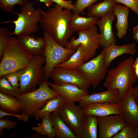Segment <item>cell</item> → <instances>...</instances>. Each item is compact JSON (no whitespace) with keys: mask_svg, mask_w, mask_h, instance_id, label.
<instances>
[{"mask_svg":"<svg viewBox=\"0 0 138 138\" xmlns=\"http://www.w3.org/2000/svg\"><path fill=\"white\" fill-rule=\"evenodd\" d=\"M28 2V0H0V7L4 11L11 13L15 5L22 7Z\"/></svg>","mask_w":138,"mask_h":138,"instance_id":"4dcf8cb0","label":"cell"},{"mask_svg":"<svg viewBox=\"0 0 138 138\" xmlns=\"http://www.w3.org/2000/svg\"><path fill=\"white\" fill-rule=\"evenodd\" d=\"M121 99L118 90L109 89L100 93L88 94L82 98L78 102L79 106L82 108L86 105L93 102L117 103Z\"/></svg>","mask_w":138,"mask_h":138,"instance_id":"e0dca14e","label":"cell"},{"mask_svg":"<svg viewBox=\"0 0 138 138\" xmlns=\"http://www.w3.org/2000/svg\"><path fill=\"white\" fill-rule=\"evenodd\" d=\"M40 2L43 3L47 7H49L52 5L53 2L51 0H38Z\"/></svg>","mask_w":138,"mask_h":138,"instance_id":"b9f144b4","label":"cell"},{"mask_svg":"<svg viewBox=\"0 0 138 138\" xmlns=\"http://www.w3.org/2000/svg\"><path fill=\"white\" fill-rule=\"evenodd\" d=\"M117 3H121L138 14V0H114Z\"/></svg>","mask_w":138,"mask_h":138,"instance_id":"d590c367","label":"cell"},{"mask_svg":"<svg viewBox=\"0 0 138 138\" xmlns=\"http://www.w3.org/2000/svg\"><path fill=\"white\" fill-rule=\"evenodd\" d=\"M48 85L59 95L64 97L67 102H78L88 95V91L68 83L57 84L48 82Z\"/></svg>","mask_w":138,"mask_h":138,"instance_id":"9a60e30c","label":"cell"},{"mask_svg":"<svg viewBox=\"0 0 138 138\" xmlns=\"http://www.w3.org/2000/svg\"><path fill=\"white\" fill-rule=\"evenodd\" d=\"M136 45L133 43L122 45H110L104 48L105 55V63L109 66L111 62L116 58L125 54L131 55L135 54Z\"/></svg>","mask_w":138,"mask_h":138,"instance_id":"ffe728a7","label":"cell"},{"mask_svg":"<svg viewBox=\"0 0 138 138\" xmlns=\"http://www.w3.org/2000/svg\"><path fill=\"white\" fill-rule=\"evenodd\" d=\"M134 60L130 56L114 68L108 70L103 85L108 90H118L121 99L137 80L133 68Z\"/></svg>","mask_w":138,"mask_h":138,"instance_id":"7a4b0ae2","label":"cell"},{"mask_svg":"<svg viewBox=\"0 0 138 138\" xmlns=\"http://www.w3.org/2000/svg\"><path fill=\"white\" fill-rule=\"evenodd\" d=\"M76 49L75 52L66 61L56 66L76 69L78 67L86 62L85 54L84 47L82 45H80Z\"/></svg>","mask_w":138,"mask_h":138,"instance_id":"4316f807","label":"cell"},{"mask_svg":"<svg viewBox=\"0 0 138 138\" xmlns=\"http://www.w3.org/2000/svg\"><path fill=\"white\" fill-rule=\"evenodd\" d=\"M0 106L3 111L17 114L21 112L23 106L16 97L7 95L0 93Z\"/></svg>","mask_w":138,"mask_h":138,"instance_id":"d4e9b609","label":"cell"},{"mask_svg":"<svg viewBox=\"0 0 138 138\" xmlns=\"http://www.w3.org/2000/svg\"><path fill=\"white\" fill-rule=\"evenodd\" d=\"M46 11L41 9L40 22L44 31L50 34L57 43L64 47L73 35L70 27L72 13L71 10L55 3Z\"/></svg>","mask_w":138,"mask_h":138,"instance_id":"6da1fadb","label":"cell"},{"mask_svg":"<svg viewBox=\"0 0 138 138\" xmlns=\"http://www.w3.org/2000/svg\"><path fill=\"white\" fill-rule=\"evenodd\" d=\"M113 138H137L136 126L127 123L119 132L112 137Z\"/></svg>","mask_w":138,"mask_h":138,"instance_id":"f546056e","label":"cell"},{"mask_svg":"<svg viewBox=\"0 0 138 138\" xmlns=\"http://www.w3.org/2000/svg\"><path fill=\"white\" fill-rule=\"evenodd\" d=\"M130 88L119 103L122 114L127 122L138 127V105Z\"/></svg>","mask_w":138,"mask_h":138,"instance_id":"5bb4252c","label":"cell"},{"mask_svg":"<svg viewBox=\"0 0 138 138\" xmlns=\"http://www.w3.org/2000/svg\"><path fill=\"white\" fill-rule=\"evenodd\" d=\"M6 116H14L16 117L18 120L22 121L24 122H28L30 116L24 113L21 114L10 113L3 111L2 109L0 110V119Z\"/></svg>","mask_w":138,"mask_h":138,"instance_id":"8d00e7d4","label":"cell"},{"mask_svg":"<svg viewBox=\"0 0 138 138\" xmlns=\"http://www.w3.org/2000/svg\"><path fill=\"white\" fill-rule=\"evenodd\" d=\"M9 116L0 119V135H3V130L6 129L9 130L15 129L17 124V122L11 121L9 119Z\"/></svg>","mask_w":138,"mask_h":138,"instance_id":"e575fe53","label":"cell"},{"mask_svg":"<svg viewBox=\"0 0 138 138\" xmlns=\"http://www.w3.org/2000/svg\"><path fill=\"white\" fill-rule=\"evenodd\" d=\"M77 32L78 37H72L65 47L68 49H76L78 46L82 45L85 49L86 62L94 56L99 48L100 34L98 32L96 25L88 29L79 31Z\"/></svg>","mask_w":138,"mask_h":138,"instance_id":"9c48e42d","label":"cell"},{"mask_svg":"<svg viewBox=\"0 0 138 138\" xmlns=\"http://www.w3.org/2000/svg\"><path fill=\"white\" fill-rule=\"evenodd\" d=\"M99 138H111L121 130L127 123L122 114L97 117Z\"/></svg>","mask_w":138,"mask_h":138,"instance_id":"8fae6325","label":"cell"},{"mask_svg":"<svg viewBox=\"0 0 138 138\" xmlns=\"http://www.w3.org/2000/svg\"><path fill=\"white\" fill-rule=\"evenodd\" d=\"M57 5L62 6L64 8L73 10L75 9L74 5L72 4V1L65 0H51Z\"/></svg>","mask_w":138,"mask_h":138,"instance_id":"74e56055","label":"cell"},{"mask_svg":"<svg viewBox=\"0 0 138 138\" xmlns=\"http://www.w3.org/2000/svg\"><path fill=\"white\" fill-rule=\"evenodd\" d=\"M117 3L114 0H104L95 4H92L87 8V15L88 17L102 18L109 12L113 11Z\"/></svg>","mask_w":138,"mask_h":138,"instance_id":"cb8c5ba5","label":"cell"},{"mask_svg":"<svg viewBox=\"0 0 138 138\" xmlns=\"http://www.w3.org/2000/svg\"><path fill=\"white\" fill-rule=\"evenodd\" d=\"M45 57L41 55L33 56L26 67L22 70L19 79V88L21 93L33 91L45 80Z\"/></svg>","mask_w":138,"mask_h":138,"instance_id":"5b68a950","label":"cell"},{"mask_svg":"<svg viewBox=\"0 0 138 138\" xmlns=\"http://www.w3.org/2000/svg\"><path fill=\"white\" fill-rule=\"evenodd\" d=\"M17 39L22 46L33 56L43 55L46 44L43 37H35L32 35L21 34Z\"/></svg>","mask_w":138,"mask_h":138,"instance_id":"ac0fdd59","label":"cell"},{"mask_svg":"<svg viewBox=\"0 0 138 138\" xmlns=\"http://www.w3.org/2000/svg\"><path fill=\"white\" fill-rule=\"evenodd\" d=\"M133 38L138 43V25L135 27L133 29Z\"/></svg>","mask_w":138,"mask_h":138,"instance_id":"60d3db41","label":"cell"},{"mask_svg":"<svg viewBox=\"0 0 138 138\" xmlns=\"http://www.w3.org/2000/svg\"><path fill=\"white\" fill-rule=\"evenodd\" d=\"M6 27H0V60L2 59L4 52L8 44L11 35Z\"/></svg>","mask_w":138,"mask_h":138,"instance_id":"1f68e13d","label":"cell"},{"mask_svg":"<svg viewBox=\"0 0 138 138\" xmlns=\"http://www.w3.org/2000/svg\"><path fill=\"white\" fill-rule=\"evenodd\" d=\"M136 129L137 132V138H138V127L136 126Z\"/></svg>","mask_w":138,"mask_h":138,"instance_id":"7bdbcfd3","label":"cell"},{"mask_svg":"<svg viewBox=\"0 0 138 138\" xmlns=\"http://www.w3.org/2000/svg\"><path fill=\"white\" fill-rule=\"evenodd\" d=\"M66 102H67L66 100L60 95L52 98L49 100L42 108L35 113L33 117L37 120L41 119L45 115L58 111L62 105Z\"/></svg>","mask_w":138,"mask_h":138,"instance_id":"484cf974","label":"cell"},{"mask_svg":"<svg viewBox=\"0 0 138 138\" xmlns=\"http://www.w3.org/2000/svg\"><path fill=\"white\" fill-rule=\"evenodd\" d=\"M132 90L135 100L138 105V87H132Z\"/></svg>","mask_w":138,"mask_h":138,"instance_id":"ab89813d","label":"cell"},{"mask_svg":"<svg viewBox=\"0 0 138 138\" xmlns=\"http://www.w3.org/2000/svg\"><path fill=\"white\" fill-rule=\"evenodd\" d=\"M46 44L43 56L45 58V74L48 81L53 69L58 65L66 61L76 49H68L57 43L49 33L44 32Z\"/></svg>","mask_w":138,"mask_h":138,"instance_id":"52a82bcc","label":"cell"},{"mask_svg":"<svg viewBox=\"0 0 138 138\" xmlns=\"http://www.w3.org/2000/svg\"><path fill=\"white\" fill-rule=\"evenodd\" d=\"M22 70L10 72L5 75L8 81L17 90L20 89L19 79Z\"/></svg>","mask_w":138,"mask_h":138,"instance_id":"836d02e7","label":"cell"},{"mask_svg":"<svg viewBox=\"0 0 138 138\" xmlns=\"http://www.w3.org/2000/svg\"><path fill=\"white\" fill-rule=\"evenodd\" d=\"M133 66L136 76L138 78V57H136L134 61Z\"/></svg>","mask_w":138,"mask_h":138,"instance_id":"f35d334b","label":"cell"},{"mask_svg":"<svg viewBox=\"0 0 138 138\" xmlns=\"http://www.w3.org/2000/svg\"><path fill=\"white\" fill-rule=\"evenodd\" d=\"M85 115H92L103 117L115 114H122L120 104L109 102H93L82 108Z\"/></svg>","mask_w":138,"mask_h":138,"instance_id":"2e32d148","label":"cell"},{"mask_svg":"<svg viewBox=\"0 0 138 138\" xmlns=\"http://www.w3.org/2000/svg\"><path fill=\"white\" fill-rule=\"evenodd\" d=\"M101 0H76L74 4V9L72 10L73 14H85L84 9L95 2Z\"/></svg>","mask_w":138,"mask_h":138,"instance_id":"d6a6232c","label":"cell"},{"mask_svg":"<svg viewBox=\"0 0 138 138\" xmlns=\"http://www.w3.org/2000/svg\"><path fill=\"white\" fill-rule=\"evenodd\" d=\"M41 119V123L39 124L37 126L32 127L31 129L38 134L49 138L56 137L50 114L43 116Z\"/></svg>","mask_w":138,"mask_h":138,"instance_id":"83f0119b","label":"cell"},{"mask_svg":"<svg viewBox=\"0 0 138 138\" xmlns=\"http://www.w3.org/2000/svg\"><path fill=\"white\" fill-rule=\"evenodd\" d=\"M56 137L58 138H77L59 113L57 111L50 114Z\"/></svg>","mask_w":138,"mask_h":138,"instance_id":"7402d4cb","label":"cell"},{"mask_svg":"<svg viewBox=\"0 0 138 138\" xmlns=\"http://www.w3.org/2000/svg\"><path fill=\"white\" fill-rule=\"evenodd\" d=\"M41 9L40 8L36 9L33 3L28 2L22 7L20 13L12 12L18 15L16 20L2 23L12 22L15 24L14 30L11 33V35H32L38 30V23L42 16Z\"/></svg>","mask_w":138,"mask_h":138,"instance_id":"8992f818","label":"cell"},{"mask_svg":"<svg viewBox=\"0 0 138 138\" xmlns=\"http://www.w3.org/2000/svg\"><path fill=\"white\" fill-rule=\"evenodd\" d=\"M57 111L69 128L73 132L82 124L86 116L82 108L74 102L64 103Z\"/></svg>","mask_w":138,"mask_h":138,"instance_id":"7c38bea8","label":"cell"},{"mask_svg":"<svg viewBox=\"0 0 138 138\" xmlns=\"http://www.w3.org/2000/svg\"><path fill=\"white\" fill-rule=\"evenodd\" d=\"M130 10L129 8L121 4H116L113 7V11L117 20L115 25L117 31V36L119 39L123 38L127 33Z\"/></svg>","mask_w":138,"mask_h":138,"instance_id":"44dd1931","label":"cell"},{"mask_svg":"<svg viewBox=\"0 0 138 138\" xmlns=\"http://www.w3.org/2000/svg\"><path fill=\"white\" fill-rule=\"evenodd\" d=\"M105 59L103 49L96 57L76 69L94 89L106 76L109 66L106 65Z\"/></svg>","mask_w":138,"mask_h":138,"instance_id":"ba28073f","label":"cell"},{"mask_svg":"<svg viewBox=\"0 0 138 138\" xmlns=\"http://www.w3.org/2000/svg\"><path fill=\"white\" fill-rule=\"evenodd\" d=\"M97 17H83L79 14H73L70 23V27L73 32L88 29L96 25L99 20Z\"/></svg>","mask_w":138,"mask_h":138,"instance_id":"603a6c76","label":"cell"},{"mask_svg":"<svg viewBox=\"0 0 138 138\" xmlns=\"http://www.w3.org/2000/svg\"><path fill=\"white\" fill-rule=\"evenodd\" d=\"M50 78L54 83H69L88 91L91 86L76 69L56 66L52 72Z\"/></svg>","mask_w":138,"mask_h":138,"instance_id":"30bf717a","label":"cell"},{"mask_svg":"<svg viewBox=\"0 0 138 138\" xmlns=\"http://www.w3.org/2000/svg\"><path fill=\"white\" fill-rule=\"evenodd\" d=\"M97 117L86 115L80 125L73 132L77 138H97Z\"/></svg>","mask_w":138,"mask_h":138,"instance_id":"d6986e66","label":"cell"},{"mask_svg":"<svg viewBox=\"0 0 138 138\" xmlns=\"http://www.w3.org/2000/svg\"><path fill=\"white\" fill-rule=\"evenodd\" d=\"M115 17L113 11H110L101 18L96 24L100 31V46L102 48L116 44V40L112 28V22Z\"/></svg>","mask_w":138,"mask_h":138,"instance_id":"4fadbf2b","label":"cell"},{"mask_svg":"<svg viewBox=\"0 0 138 138\" xmlns=\"http://www.w3.org/2000/svg\"><path fill=\"white\" fill-rule=\"evenodd\" d=\"M33 56L20 44L17 38L11 37L0 63V77L25 68Z\"/></svg>","mask_w":138,"mask_h":138,"instance_id":"3957f363","label":"cell"},{"mask_svg":"<svg viewBox=\"0 0 138 138\" xmlns=\"http://www.w3.org/2000/svg\"><path fill=\"white\" fill-rule=\"evenodd\" d=\"M0 77V93L14 97H16L21 93L20 89H15L8 81L5 75Z\"/></svg>","mask_w":138,"mask_h":138,"instance_id":"f1b7e54d","label":"cell"},{"mask_svg":"<svg viewBox=\"0 0 138 138\" xmlns=\"http://www.w3.org/2000/svg\"><path fill=\"white\" fill-rule=\"evenodd\" d=\"M45 80L35 90L28 93H21L16 97L22 103V113L29 116H33L35 113L42 108L50 99L59 95Z\"/></svg>","mask_w":138,"mask_h":138,"instance_id":"277c9868","label":"cell"}]
</instances>
